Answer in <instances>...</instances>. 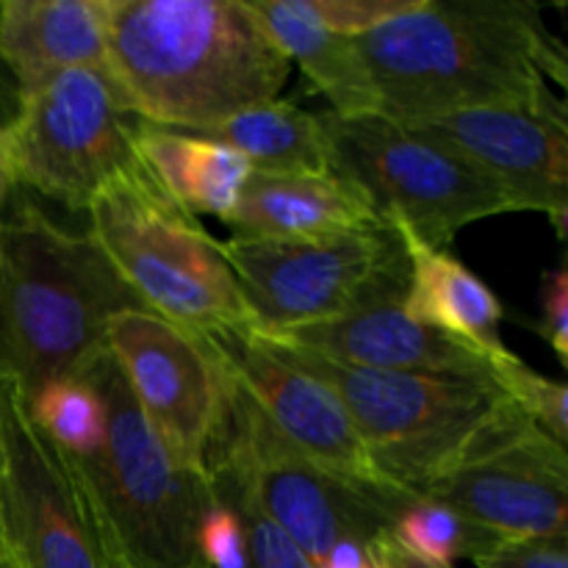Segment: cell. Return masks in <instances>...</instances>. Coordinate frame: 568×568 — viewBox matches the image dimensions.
<instances>
[{
	"label": "cell",
	"instance_id": "e0dca14e",
	"mask_svg": "<svg viewBox=\"0 0 568 568\" xmlns=\"http://www.w3.org/2000/svg\"><path fill=\"white\" fill-rule=\"evenodd\" d=\"M222 222L236 239H320L386 225L364 192L333 172H250L242 197Z\"/></svg>",
	"mask_w": 568,
	"mask_h": 568
},
{
	"label": "cell",
	"instance_id": "7a4b0ae2",
	"mask_svg": "<svg viewBox=\"0 0 568 568\" xmlns=\"http://www.w3.org/2000/svg\"><path fill=\"white\" fill-rule=\"evenodd\" d=\"M105 70L139 120L197 133L275 100L292 61L250 0H105Z\"/></svg>",
	"mask_w": 568,
	"mask_h": 568
},
{
	"label": "cell",
	"instance_id": "7c38bea8",
	"mask_svg": "<svg viewBox=\"0 0 568 568\" xmlns=\"http://www.w3.org/2000/svg\"><path fill=\"white\" fill-rule=\"evenodd\" d=\"M220 247L261 333L344 314L405 253L392 225L320 239L231 236Z\"/></svg>",
	"mask_w": 568,
	"mask_h": 568
},
{
	"label": "cell",
	"instance_id": "f546056e",
	"mask_svg": "<svg viewBox=\"0 0 568 568\" xmlns=\"http://www.w3.org/2000/svg\"><path fill=\"white\" fill-rule=\"evenodd\" d=\"M544 320L538 325V333L547 338L549 347L560 358V364H568V272L566 266L544 275V297H541Z\"/></svg>",
	"mask_w": 568,
	"mask_h": 568
},
{
	"label": "cell",
	"instance_id": "d6986e66",
	"mask_svg": "<svg viewBox=\"0 0 568 568\" xmlns=\"http://www.w3.org/2000/svg\"><path fill=\"white\" fill-rule=\"evenodd\" d=\"M394 231L403 239L410 264L408 292H405L408 314L422 325L458 338L491 358L508 355L510 349L499 336L505 308L497 294L447 250L427 247L399 227Z\"/></svg>",
	"mask_w": 568,
	"mask_h": 568
},
{
	"label": "cell",
	"instance_id": "2e32d148",
	"mask_svg": "<svg viewBox=\"0 0 568 568\" xmlns=\"http://www.w3.org/2000/svg\"><path fill=\"white\" fill-rule=\"evenodd\" d=\"M414 125L480 166L508 194L514 211H541L566 239L568 111L560 94L549 89L530 103L453 111Z\"/></svg>",
	"mask_w": 568,
	"mask_h": 568
},
{
	"label": "cell",
	"instance_id": "ac0fdd59",
	"mask_svg": "<svg viewBox=\"0 0 568 568\" xmlns=\"http://www.w3.org/2000/svg\"><path fill=\"white\" fill-rule=\"evenodd\" d=\"M0 59L31 92L75 67H105V0H0Z\"/></svg>",
	"mask_w": 568,
	"mask_h": 568
},
{
	"label": "cell",
	"instance_id": "e575fe53",
	"mask_svg": "<svg viewBox=\"0 0 568 568\" xmlns=\"http://www.w3.org/2000/svg\"><path fill=\"white\" fill-rule=\"evenodd\" d=\"M369 568H386V566H383V560L377 558V552L372 547H369Z\"/></svg>",
	"mask_w": 568,
	"mask_h": 568
},
{
	"label": "cell",
	"instance_id": "d6a6232c",
	"mask_svg": "<svg viewBox=\"0 0 568 568\" xmlns=\"http://www.w3.org/2000/svg\"><path fill=\"white\" fill-rule=\"evenodd\" d=\"M372 549H375L377 558L383 560V566L386 568H438L430 564H422L419 558H414V555H408L405 549H399L388 536L377 538V541L372 544Z\"/></svg>",
	"mask_w": 568,
	"mask_h": 568
},
{
	"label": "cell",
	"instance_id": "9c48e42d",
	"mask_svg": "<svg viewBox=\"0 0 568 568\" xmlns=\"http://www.w3.org/2000/svg\"><path fill=\"white\" fill-rule=\"evenodd\" d=\"M142 125L105 67H75L22 94L6 128L14 183L70 211L139 164Z\"/></svg>",
	"mask_w": 568,
	"mask_h": 568
},
{
	"label": "cell",
	"instance_id": "1f68e13d",
	"mask_svg": "<svg viewBox=\"0 0 568 568\" xmlns=\"http://www.w3.org/2000/svg\"><path fill=\"white\" fill-rule=\"evenodd\" d=\"M20 83H17V78L11 75L9 67L0 59V128H9L14 122L17 111H20Z\"/></svg>",
	"mask_w": 568,
	"mask_h": 568
},
{
	"label": "cell",
	"instance_id": "7402d4cb",
	"mask_svg": "<svg viewBox=\"0 0 568 568\" xmlns=\"http://www.w3.org/2000/svg\"><path fill=\"white\" fill-rule=\"evenodd\" d=\"M227 144L247 159L253 172L266 175H325L331 172L322 114L297 109L288 100H264L197 131Z\"/></svg>",
	"mask_w": 568,
	"mask_h": 568
},
{
	"label": "cell",
	"instance_id": "52a82bcc",
	"mask_svg": "<svg viewBox=\"0 0 568 568\" xmlns=\"http://www.w3.org/2000/svg\"><path fill=\"white\" fill-rule=\"evenodd\" d=\"M266 344L333 388L377 471L408 494H419L510 403L488 381L361 369L308 349Z\"/></svg>",
	"mask_w": 568,
	"mask_h": 568
},
{
	"label": "cell",
	"instance_id": "4dcf8cb0",
	"mask_svg": "<svg viewBox=\"0 0 568 568\" xmlns=\"http://www.w3.org/2000/svg\"><path fill=\"white\" fill-rule=\"evenodd\" d=\"M316 568H369V547L358 541H342L322 558Z\"/></svg>",
	"mask_w": 568,
	"mask_h": 568
},
{
	"label": "cell",
	"instance_id": "83f0119b",
	"mask_svg": "<svg viewBox=\"0 0 568 568\" xmlns=\"http://www.w3.org/2000/svg\"><path fill=\"white\" fill-rule=\"evenodd\" d=\"M414 3L416 0H308L311 11L320 17L322 26L349 39L375 31L383 22L408 11Z\"/></svg>",
	"mask_w": 568,
	"mask_h": 568
},
{
	"label": "cell",
	"instance_id": "d4e9b609",
	"mask_svg": "<svg viewBox=\"0 0 568 568\" xmlns=\"http://www.w3.org/2000/svg\"><path fill=\"white\" fill-rule=\"evenodd\" d=\"M494 383L503 388L505 397L527 416L536 422L541 430L558 444L568 442V388L566 383L549 381L541 372L527 366L516 355L499 361L494 369Z\"/></svg>",
	"mask_w": 568,
	"mask_h": 568
},
{
	"label": "cell",
	"instance_id": "ba28073f",
	"mask_svg": "<svg viewBox=\"0 0 568 568\" xmlns=\"http://www.w3.org/2000/svg\"><path fill=\"white\" fill-rule=\"evenodd\" d=\"M225 381V416L209 464L227 466L261 514L303 549L314 568L336 544L372 547L388 536L394 516L416 494L361 486L322 469L277 436L227 372Z\"/></svg>",
	"mask_w": 568,
	"mask_h": 568
},
{
	"label": "cell",
	"instance_id": "8992f818",
	"mask_svg": "<svg viewBox=\"0 0 568 568\" xmlns=\"http://www.w3.org/2000/svg\"><path fill=\"white\" fill-rule=\"evenodd\" d=\"M331 172L364 192L386 225L444 250L471 222L510 214L508 194L436 133L383 114H322Z\"/></svg>",
	"mask_w": 568,
	"mask_h": 568
},
{
	"label": "cell",
	"instance_id": "9a60e30c",
	"mask_svg": "<svg viewBox=\"0 0 568 568\" xmlns=\"http://www.w3.org/2000/svg\"><path fill=\"white\" fill-rule=\"evenodd\" d=\"M200 338L277 436L297 453L344 480L399 491L377 471L364 438L333 388L283 358L253 331H225Z\"/></svg>",
	"mask_w": 568,
	"mask_h": 568
},
{
	"label": "cell",
	"instance_id": "836d02e7",
	"mask_svg": "<svg viewBox=\"0 0 568 568\" xmlns=\"http://www.w3.org/2000/svg\"><path fill=\"white\" fill-rule=\"evenodd\" d=\"M14 170H11V153H9V136L6 128H0V214L9 205L11 192H14Z\"/></svg>",
	"mask_w": 568,
	"mask_h": 568
},
{
	"label": "cell",
	"instance_id": "30bf717a",
	"mask_svg": "<svg viewBox=\"0 0 568 568\" xmlns=\"http://www.w3.org/2000/svg\"><path fill=\"white\" fill-rule=\"evenodd\" d=\"M0 549L14 568H116L75 458L0 377Z\"/></svg>",
	"mask_w": 568,
	"mask_h": 568
},
{
	"label": "cell",
	"instance_id": "f1b7e54d",
	"mask_svg": "<svg viewBox=\"0 0 568 568\" xmlns=\"http://www.w3.org/2000/svg\"><path fill=\"white\" fill-rule=\"evenodd\" d=\"M471 564L477 568H568V532L497 541L471 558Z\"/></svg>",
	"mask_w": 568,
	"mask_h": 568
},
{
	"label": "cell",
	"instance_id": "8fae6325",
	"mask_svg": "<svg viewBox=\"0 0 568 568\" xmlns=\"http://www.w3.org/2000/svg\"><path fill=\"white\" fill-rule=\"evenodd\" d=\"M419 497L458 510L497 541L568 532V453L514 403Z\"/></svg>",
	"mask_w": 568,
	"mask_h": 568
},
{
	"label": "cell",
	"instance_id": "ffe728a7",
	"mask_svg": "<svg viewBox=\"0 0 568 568\" xmlns=\"http://www.w3.org/2000/svg\"><path fill=\"white\" fill-rule=\"evenodd\" d=\"M272 42L303 70L311 87L331 100V114H377V94L355 39L333 33L308 0H250Z\"/></svg>",
	"mask_w": 568,
	"mask_h": 568
},
{
	"label": "cell",
	"instance_id": "5b68a950",
	"mask_svg": "<svg viewBox=\"0 0 568 568\" xmlns=\"http://www.w3.org/2000/svg\"><path fill=\"white\" fill-rule=\"evenodd\" d=\"M87 214V231L144 308L194 336L255 331L220 242L161 192L142 161L114 178Z\"/></svg>",
	"mask_w": 568,
	"mask_h": 568
},
{
	"label": "cell",
	"instance_id": "4316f807",
	"mask_svg": "<svg viewBox=\"0 0 568 568\" xmlns=\"http://www.w3.org/2000/svg\"><path fill=\"white\" fill-rule=\"evenodd\" d=\"M211 483V503L200 525V558L205 568H258L250 552L247 532H244V521L239 516L236 503L216 480L209 475Z\"/></svg>",
	"mask_w": 568,
	"mask_h": 568
},
{
	"label": "cell",
	"instance_id": "277c9868",
	"mask_svg": "<svg viewBox=\"0 0 568 568\" xmlns=\"http://www.w3.org/2000/svg\"><path fill=\"white\" fill-rule=\"evenodd\" d=\"M78 375L98 388L105 405L103 444L75 464L116 568H205L200 525L211 503L209 475L172 458L109 349L100 347Z\"/></svg>",
	"mask_w": 568,
	"mask_h": 568
},
{
	"label": "cell",
	"instance_id": "44dd1931",
	"mask_svg": "<svg viewBox=\"0 0 568 568\" xmlns=\"http://www.w3.org/2000/svg\"><path fill=\"white\" fill-rule=\"evenodd\" d=\"M136 155L161 192L194 216L225 220L253 172L247 159L227 144L144 120L136 131Z\"/></svg>",
	"mask_w": 568,
	"mask_h": 568
},
{
	"label": "cell",
	"instance_id": "4fadbf2b",
	"mask_svg": "<svg viewBox=\"0 0 568 568\" xmlns=\"http://www.w3.org/2000/svg\"><path fill=\"white\" fill-rule=\"evenodd\" d=\"M103 347L172 458L209 475L227 394L225 369L209 344L153 311L136 308L111 316Z\"/></svg>",
	"mask_w": 568,
	"mask_h": 568
},
{
	"label": "cell",
	"instance_id": "6da1fadb",
	"mask_svg": "<svg viewBox=\"0 0 568 568\" xmlns=\"http://www.w3.org/2000/svg\"><path fill=\"white\" fill-rule=\"evenodd\" d=\"M377 114L430 120L486 105L530 103L566 87V50L527 0H416L355 37Z\"/></svg>",
	"mask_w": 568,
	"mask_h": 568
},
{
	"label": "cell",
	"instance_id": "484cf974",
	"mask_svg": "<svg viewBox=\"0 0 568 568\" xmlns=\"http://www.w3.org/2000/svg\"><path fill=\"white\" fill-rule=\"evenodd\" d=\"M209 475H214L216 480H222V486L227 488V494L236 503L239 516L244 521V532H247L250 552H253V560L258 568H314L308 558H305L303 549L275 525V521L266 519L261 514L258 505L244 494V488L239 486L236 477L227 471V466L211 460Z\"/></svg>",
	"mask_w": 568,
	"mask_h": 568
},
{
	"label": "cell",
	"instance_id": "d590c367",
	"mask_svg": "<svg viewBox=\"0 0 568 568\" xmlns=\"http://www.w3.org/2000/svg\"><path fill=\"white\" fill-rule=\"evenodd\" d=\"M0 568H14L11 566V560L3 555V549H0Z\"/></svg>",
	"mask_w": 568,
	"mask_h": 568
},
{
	"label": "cell",
	"instance_id": "603a6c76",
	"mask_svg": "<svg viewBox=\"0 0 568 568\" xmlns=\"http://www.w3.org/2000/svg\"><path fill=\"white\" fill-rule=\"evenodd\" d=\"M388 538L422 564L438 568H453L458 560L477 558L497 544V538L471 525L455 508L419 494L394 516Z\"/></svg>",
	"mask_w": 568,
	"mask_h": 568
},
{
	"label": "cell",
	"instance_id": "3957f363",
	"mask_svg": "<svg viewBox=\"0 0 568 568\" xmlns=\"http://www.w3.org/2000/svg\"><path fill=\"white\" fill-rule=\"evenodd\" d=\"M144 308L89 231L20 200L0 214V377L31 397L78 375L120 311ZM148 311V308H144Z\"/></svg>",
	"mask_w": 568,
	"mask_h": 568
},
{
	"label": "cell",
	"instance_id": "cb8c5ba5",
	"mask_svg": "<svg viewBox=\"0 0 568 568\" xmlns=\"http://www.w3.org/2000/svg\"><path fill=\"white\" fill-rule=\"evenodd\" d=\"M26 399L37 427L55 447L75 460L98 453L105 436V405L92 383L81 375L59 377Z\"/></svg>",
	"mask_w": 568,
	"mask_h": 568
},
{
	"label": "cell",
	"instance_id": "5bb4252c",
	"mask_svg": "<svg viewBox=\"0 0 568 568\" xmlns=\"http://www.w3.org/2000/svg\"><path fill=\"white\" fill-rule=\"evenodd\" d=\"M408 275V253H403L372 283L369 292L358 303L349 305L344 314L325 322H314V325L292 327V331L253 333L264 342L292 349H308L322 358L361 366V369L494 383L497 364L514 353L491 358V355L414 320L405 308Z\"/></svg>",
	"mask_w": 568,
	"mask_h": 568
}]
</instances>
